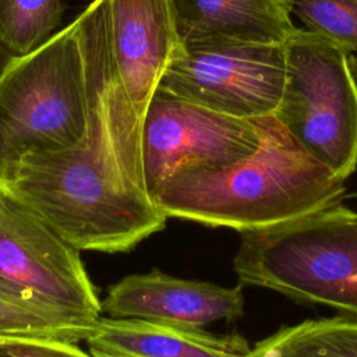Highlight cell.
<instances>
[{
    "label": "cell",
    "mask_w": 357,
    "mask_h": 357,
    "mask_svg": "<svg viewBox=\"0 0 357 357\" xmlns=\"http://www.w3.org/2000/svg\"><path fill=\"white\" fill-rule=\"evenodd\" d=\"M77 21L86 79L85 132L67 149L25 156L0 190L79 251H130L162 230L167 216L148 188L144 117L116 67L106 0H92Z\"/></svg>",
    "instance_id": "1"
},
{
    "label": "cell",
    "mask_w": 357,
    "mask_h": 357,
    "mask_svg": "<svg viewBox=\"0 0 357 357\" xmlns=\"http://www.w3.org/2000/svg\"><path fill=\"white\" fill-rule=\"evenodd\" d=\"M255 121L259 145L251 155L169 178L152 194L159 209L167 218L245 233L343 201L346 181L310 156L275 116Z\"/></svg>",
    "instance_id": "2"
},
{
    "label": "cell",
    "mask_w": 357,
    "mask_h": 357,
    "mask_svg": "<svg viewBox=\"0 0 357 357\" xmlns=\"http://www.w3.org/2000/svg\"><path fill=\"white\" fill-rule=\"evenodd\" d=\"M240 234L233 268L241 284L357 317V212L343 201Z\"/></svg>",
    "instance_id": "3"
},
{
    "label": "cell",
    "mask_w": 357,
    "mask_h": 357,
    "mask_svg": "<svg viewBox=\"0 0 357 357\" xmlns=\"http://www.w3.org/2000/svg\"><path fill=\"white\" fill-rule=\"evenodd\" d=\"M88 119L77 18L33 52L15 57L0 81V181L28 155L67 149Z\"/></svg>",
    "instance_id": "4"
},
{
    "label": "cell",
    "mask_w": 357,
    "mask_h": 357,
    "mask_svg": "<svg viewBox=\"0 0 357 357\" xmlns=\"http://www.w3.org/2000/svg\"><path fill=\"white\" fill-rule=\"evenodd\" d=\"M286 82L272 116L336 177L357 166V79L349 54L304 28L284 42Z\"/></svg>",
    "instance_id": "5"
},
{
    "label": "cell",
    "mask_w": 357,
    "mask_h": 357,
    "mask_svg": "<svg viewBox=\"0 0 357 357\" xmlns=\"http://www.w3.org/2000/svg\"><path fill=\"white\" fill-rule=\"evenodd\" d=\"M0 293L81 319L98 321L102 311L79 250L1 190Z\"/></svg>",
    "instance_id": "6"
},
{
    "label": "cell",
    "mask_w": 357,
    "mask_h": 357,
    "mask_svg": "<svg viewBox=\"0 0 357 357\" xmlns=\"http://www.w3.org/2000/svg\"><path fill=\"white\" fill-rule=\"evenodd\" d=\"M284 82V43H199L185 46L159 89L226 116L252 120L275 113Z\"/></svg>",
    "instance_id": "7"
},
{
    "label": "cell",
    "mask_w": 357,
    "mask_h": 357,
    "mask_svg": "<svg viewBox=\"0 0 357 357\" xmlns=\"http://www.w3.org/2000/svg\"><path fill=\"white\" fill-rule=\"evenodd\" d=\"M259 145L255 119L226 116L156 89L142 126V152L151 195L169 178L199 167L225 166Z\"/></svg>",
    "instance_id": "8"
},
{
    "label": "cell",
    "mask_w": 357,
    "mask_h": 357,
    "mask_svg": "<svg viewBox=\"0 0 357 357\" xmlns=\"http://www.w3.org/2000/svg\"><path fill=\"white\" fill-rule=\"evenodd\" d=\"M110 45L119 75L145 117L169 66L184 52L173 0H106Z\"/></svg>",
    "instance_id": "9"
},
{
    "label": "cell",
    "mask_w": 357,
    "mask_h": 357,
    "mask_svg": "<svg viewBox=\"0 0 357 357\" xmlns=\"http://www.w3.org/2000/svg\"><path fill=\"white\" fill-rule=\"evenodd\" d=\"M112 318H139L202 328L215 321H234L244 312L243 284L223 287L185 280L163 272L135 273L114 283L102 301Z\"/></svg>",
    "instance_id": "10"
},
{
    "label": "cell",
    "mask_w": 357,
    "mask_h": 357,
    "mask_svg": "<svg viewBox=\"0 0 357 357\" xmlns=\"http://www.w3.org/2000/svg\"><path fill=\"white\" fill-rule=\"evenodd\" d=\"M93 357H248L237 335L139 318H99L86 337Z\"/></svg>",
    "instance_id": "11"
},
{
    "label": "cell",
    "mask_w": 357,
    "mask_h": 357,
    "mask_svg": "<svg viewBox=\"0 0 357 357\" xmlns=\"http://www.w3.org/2000/svg\"><path fill=\"white\" fill-rule=\"evenodd\" d=\"M184 46L284 43L298 26L291 0H173Z\"/></svg>",
    "instance_id": "12"
},
{
    "label": "cell",
    "mask_w": 357,
    "mask_h": 357,
    "mask_svg": "<svg viewBox=\"0 0 357 357\" xmlns=\"http://www.w3.org/2000/svg\"><path fill=\"white\" fill-rule=\"evenodd\" d=\"M248 357H357V317L339 314L282 326Z\"/></svg>",
    "instance_id": "13"
},
{
    "label": "cell",
    "mask_w": 357,
    "mask_h": 357,
    "mask_svg": "<svg viewBox=\"0 0 357 357\" xmlns=\"http://www.w3.org/2000/svg\"><path fill=\"white\" fill-rule=\"evenodd\" d=\"M64 13L61 0H0V40L17 57L46 43Z\"/></svg>",
    "instance_id": "14"
},
{
    "label": "cell",
    "mask_w": 357,
    "mask_h": 357,
    "mask_svg": "<svg viewBox=\"0 0 357 357\" xmlns=\"http://www.w3.org/2000/svg\"><path fill=\"white\" fill-rule=\"evenodd\" d=\"M96 322L46 311L0 293V337L35 336L77 343L86 340Z\"/></svg>",
    "instance_id": "15"
},
{
    "label": "cell",
    "mask_w": 357,
    "mask_h": 357,
    "mask_svg": "<svg viewBox=\"0 0 357 357\" xmlns=\"http://www.w3.org/2000/svg\"><path fill=\"white\" fill-rule=\"evenodd\" d=\"M291 15L304 29L357 54V0H291Z\"/></svg>",
    "instance_id": "16"
},
{
    "label": "cell",
    "mask_w": 357,
    "mask_h": 357,
    "mask_svg": "<svg viewBox=\"0 0 357 357\" xmlns=\"http://www.w3.org/2000/svg\"><path fill=\"white\" fill-rule=\"evenodd\" d=\"M0 357H93L85 353L74 342L35 337V336H1Z\"/></svg>",
    "instance_id": "17"
},
{
    "label": "cell",
    "mask_w": 357,
    "mask_h": 357,
    "mask_svg": "<svg viewBox=\"0 0 357 357\" xmlns=\"http://www.w3.org/2000/svg\"><path fill=\"white\" fill-rule=\"evenodd\" d=\"M17 56H14L0 40V81Z\"/></svg>",
    "instance_id": "18"
},
{
    "label": "cell",
    "mask_w": 357,
    "mask_h": 357,
    "mask_svg": "<svg viewBox=\"0 0 357 357\" xmlns=\"http://www.w3.org/2000/svg\"><path fill=\"white\" fill-rule=\"evenodd\" d=\"M349 66L354 78L357 79V54H349Z\"/></svg>",
    "instance_id": "19"
}]
</instances>
